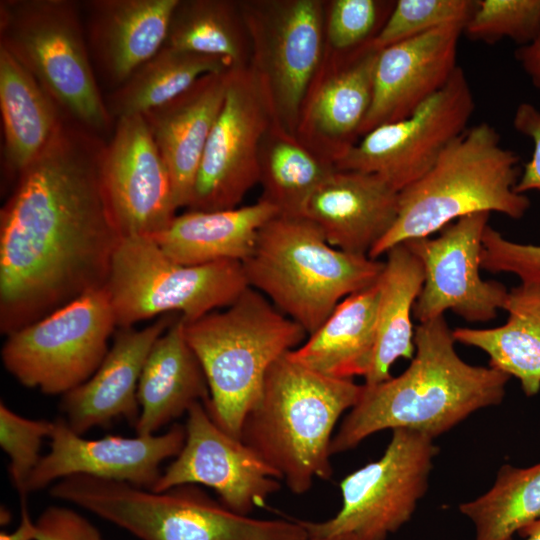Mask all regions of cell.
Instances as JSON below:
<instances>
[{
    "label": "cell",
    "instance_id": "cell-1",
    "mask_svg": "<svg viewBox=\"0 0 540 540\" xmlns=\"http://www.w3.org/2000/svg\"><path fill=\"white\" fill-rule=\"evenodd\" d=\"M107 142L63 113L0 211V331L105 287L122 239L101 167Z\"/></svg>",
    "mask_w": 540,
    "mask_h": 540
},
{
    "label": "cell",
    "instance_id": "cell-46",
    "mask_svg": "<svg viewBox=\"0 0 540 540\" xmlns=\"http://www.w3.org/2000/svg\"><path fill=\"white\" fill-rule=\"evenodd\" d=\"M5 514L7 513V510H4ZM1 514H3V511H1ZM7 518L4 516V524L7 522Z\"/></svg>",
    "mask_w": 540,
    "mask_h": 540
},
{
    "label": "cell",
    "instance_id": "cell-37",
    "mask_svg": "<svg viewBox=\"0 0 540 540\" xmlns=\"http://www.w3.org/2000/svg\"><path fill=\"white\" fill-rule=\"evenodd\" d=\"M395 1H325L326 46L335 51L371 42L387 20Z\"/></svg>",
    "mask_w": 540,
    "mask_h": 540
},
{
    "label": "cell",
    "instance_id": "cell-25",
    "mask_svg": "<svg viewBox=\"0 0 540 540\" xmlns=\"http://www.w3.org/2000/svg\"><path fill=\"white\" fill-rule=\"evenodd\" d=\"M184 318L173 320L155 341L145 361L137 389L140 415L136 435H154L162 427L187 414L197 402L210 400L202 366L188 344Z\"/></svg>",
    "mask_w": 540,
    "mask_h": 540
},
{
    "label": "cell",
    "instance_id": "cell-33",
    "mask_svg": "<svg viewBox=\"0 0 540 540\" xmlns=\"http://www.w3.org/2000/svg\"><path fill=\"white\" fill-rule=\"evenodd\" d=\"M164 46L250 65L251 42L239 0H179Z\"/></svg>",
    "mask_w": 540,
    "mask_h": 540
},
{
    "label": "cell",
    "instance_id": "cell-11",
    "mask_svg": "<svg viewBox=\"0 0 540 540\" xmlns=\"http://www.w3.org/2000/svg\"><path fill=\"white\" fill-rule=\"evenodd\" d=\"M438 452L434 439L424 434L392 430L382 456L340 482L342 506L335 516L298 520L309 539L347 534L355 540H386L411 519L426 494Z\"/></svg>",
    "mask_w": 540,
    "mask_h": 540
},
{
    "label": "cell",
    "instance_id": "cell-2",
    "mask_svg": "<svg viewBox=\"0 0 540 540\" xmlns=\"http://www.w3.org/2000/svg\"><path fill=\"white\" fill-rule=\"evenodd\" d=\"M455 343L444 316L419 323L409 366L397 377L362 385L333 435L331 456L386 429H408L435 440L473 413L501 404L510 376L467 363Z\"/></svg>",
    "mask_w": 540,
    "mask_h": 540
},
{
    "label": "cell",
    "instance_id": "cell-36",
    "mask_svg": "<svg viewBox=\"0 0 540 540\" xmlns=\"http://www.w3.org/2000/svg\"><path fill=\"white\" fill-rule=\"evenodd\" d=\"M463 33L486 43L508 38L526 45L540 36V0H477Z\"/></svg>",
    "mask_w": 540,
    "mask_h": 540
},
{
    "label": "cell",
    "instance_id": "cell-30",
    "mask_svg": "<svg viewBox=\"0 0 540 540\" xmlns=\"http://www.w3.org/2000/svg\"><path fill=\"white\" fill-rule=\"evenodd\" d=\"M378 279L379 299L376 317V342L366 385L391 378L390 370L400 358L412 359L415 328L411 318L424 283L420 259L406 243L386 252Z\"/></svg>",
    "mask_w": 540,
    "mask_h": 540
},
{
    "label": "cell",
    "instance_id": "cell-32",
    "mask_svg": "<svg viewBox=\"0 0 540 540\" xmlns=\"http://www.w3.org/2000/svg\"><path fill=\"white\" fill-rule=\"evenodd\" d=\"M233 69L225 59L163 46L105 100L114 121L163 105L209 73Z\"/></svg>",
    "mask_w": 540,
    "mask_h": 540
},
{
    "label": "cell",
    "instance_id": "cell-19",
    "mask_svg": "<svg viewBox=\"0 0 540 540\" xmlns=\"http://www.w3.org/2000/svg\"><path fill=\"white\" fill-rule=\"evenodd\" d=\"M50 450L42 456L26 484V494L63 478L86 475L152 489L161 476L160 466L176 457L185 442V426L173 424L159 435L86 439L59 417L53 421Z\"/></svg>",
    "mask_w": 540,
    "mask_h": 540
},
{
    "label": "cell",
    "instance_id": "cell-29",
    "mask_svg": "<svg viewBox=\"0 0 540 540\" xmlns=\"http://www.w3.org/2000/svg\"><path fill=\"white\" fill-rule=\"evenodd\" d=\"M507 321L494 328L459 327L455 342L489 356V366L520 381L526 396L540 391V282L523 283L508 291L503 307Z\"/></svg>",
    "mask_w": 540,
    "mask_h": 540
},
{
    "label": "cell",
    "instance_id": "cell-8",
    "mask_svg": "<svg viewBox=\"0 0 540 540\" xmlns=\"http://www.w3.org/2000/svg\"><path fill=\"white\" fill-rule=\"evenodd\" d=\"M79 7L71 0H2L0 45L63 113L103 136L114 119L95 78Z\"/></svg>",
    "mask_w": 540,
    "mask_h": 540
},
{
    "label": "cell",
    "instance_id": "cell-18",
    "mask_svg": "<svg viewBox=\"0 0 540 540\" xmlns=\"http://www.w3.org/2000/svg\"><path fill=\"white\" fill-rule=\"evenodd\" d=\"M101 177L123 237L157 234L177 215L168 168L143 115L115 121Z\"/></svg>",
    "mask_w": 540,
    "mask_h": 540
},
{
    "label": "cell",
    "instance_id": "cell-35",
    "mask_svg": "<svg viewBox=\"0 0 540 540\" xmlns=\"http://www.w3.org/2000/svg\"><path fill=\"white\" fill-rule=\"evenodd\" d=\"M475 8L473 0H398L372 42L381 50L444 25L466 24Z\"/></svg>",
    "mask_w": 540,
    "mask_h": 540
},
{
    "label": "cell",
    "instance_id": "cell-9",
    "mask_svg": "<svg viewBox=\"0 0 540 540\" xmlns=\"http://www.w3.org/2000/svg\"><path fill=\"white\" fill-rule=\"evenodd\" d=\"M249 287L242 262L183 265L150 237H122L105 285L117 328L170 312L196 320L231 305Z\"/></svg>",
    "mask_w": 540,
    "mask_h": 540
},
{
    "label": "cell",
    "instance_id": "cell-44",
    "mask_svg": "<svg viewBox=\"0 0 540 540\" xmlns=\"http://www.w3.org/2000/svg\"><path fill=\"white\" fill-rule=\"evenodd\" d=\"M518 534L525 540H540V518L522 528Z\"/></svg>",
    "mask_w": 540,
    "mask_h": 540
},
{
    "label": "cell",
    "instance_id": "cell-16",
    "mask_svg": "<svg viewBox=\"0 0 540 540\" xmlns=\"http://www.w3.org/2000/svg\"><path fill=\"white\" fill-rule=\"evenodd\" d=\"M185 442L152 487L163 492L181 485L213 489L228 509L248 515L281 488L279 474L241 439L225 432L202 402L187 412Z\"/></svg>",
    "mask_w": 540,
    "mask_h": 540
},
{
    "label": "cell",
    "instance_id": "cell-3",
    "mask_svg": "<svg viewBox=\"0 0 540 540\" xmlns=\"http://www.w3.org/2000/svg\"><path fill=\"white\" fill-rule=\"evenodd\" d=\"M362 385L322 375L288 353L268 370L247 413L241 440L257 452L289 490L302 495L316 478L333 474L330 445L340 417L358 401Z\"/></svg>",
    "mask_w": 540,
    "mask_h": 540
},
{
    "label": "cell",
    "instance_id": "cell-39",
    "mask_svg": "<svg viewBox=\"0 0 540 540\" xmlns=\"http://www.w3.org/2000/svg\"><path fill=\"white\" fill-rule=\"evenodd\" d=\"M482 243V270L511 273L523 283L540 282V245L511 241L489 224L484 230Z\"/></svg>",
    "mask_w": 540,
    "mask_h": 540
},
{
    "label": "cell",
    "instance_id": "cell-6",
    "mask_svg": "<svg viewBox=\"0 0 540 540\" xmlns=\"http://www.w3.org/2000/svg\"><path fill=\"white\" fill-rule=\"evenodd\" d=\"M184 332L208 383V413L237 439L272 364L300 346L307 335L251 287L226 309L185 321Z\"/></svg>",
    "mask_w": 540,
    "mask_h": 540
},
{
    "label": "cell",
    "instance_id": "cell-21",
    "mask_svg": "<svg viewBox=\"0 0 540 540\" xmlns=\"http://www.w3.org/2000/svg\"><path fill=\"white\" fill-rule=\"evenodd\" d=\"M174 319L166 314L142 329L117 328L95 373L62 396L63 418L75 433L84 435L91 428L107 427L115 419L136 426L140 415L137 389L145 361Z\"/></svg>",
    "mask_w": 540,
    "mask_h": 540
},
{
    "label": "cell",
    "instance_id": "cell-17",
    "mask_svg": "<svg viewBox=\"0 0 540 540\" xmlns=\"http://www.w3.org/2000/svg\"><path fill=\"white\" fill-rule=\"evenodd\" d=\"M372 41L346 51L326 46L300 107L297 138L334 165L360 140L371 106L380 52Z\"/></svg>",
    "mask_w": 540,
    "mask_h": 540
},
{
    "label": "cell",
    "instance_id": "cell-27",
    "mask_svg": "<svg viewBox=\"0 0 540 540\" xmlns=\"http://www.w3.org/2000/svg\"><path fill=\"white\" fill-rule=\"evenodd\" d=\"M378 299V281L347 296L305 342L288 352V356L325 376L365 378L375 349Z\"/></svg>",
    "mask_w": 540,
    "mask_h": 540
},
{
    "label": "cell",
    "instance_id": "cell-41",
    "mask_svg": "<svg viewBox=\"0 0 540 540\" xmlns=\"http://www.w3.org/2000/svg\"><path fill=\"white\" fill-rule=\"evenodd\" d=\"M513 126L533 142L532 156L519 175L515 191L519 194L540 192V111L531 103H520L514 113Z\"/></svg>",
    "mask_w": 540,
    "mask_h": 540
},
{
    "label": "cell",
    "instance_id": "cell-42",
    "mask_svg": "<svg viewBox=\"0 0 540 540\" xmlns=\"http://www.w3.org/2000/svg\"><path fill=\"white\" fill-rule=\"evenodd\" d=\"M515 57L533 86L540 91V36L516 49Z\"/></svg>",
    "mask_w": 540,
    "mask_h": 540
},
{
    "label": "cell",
    "instance_id": "cell-45",
    "mask_svg": "<svg viewBox=\"0 0 540 540\" xmlns=\"http://www.w3.org/2000/svg\"><path fill=\"white\" fill-rule=\"evenodd\" d=\"M309 540H355L351 535L339 534L333 536H327L323 538H311Z\"/></svg>",
    "mask_w": 540,
    "mask_h": 540
},
{
    "label": "cell",
    "instance_id": "cell-20",
    "mask_svg": "<svg viewBox=\"0 0 540 540\" xmlns=\"http://www.w3.org/2000/svg\"><path fill=\"white\" fill-rule=\"evenodd\" d=\"M465 24L444 25L380 50L373 97L360 130H371L410 116L442 89L458 67Z\"/></svg>",
    "mask_w": 540,
    "mask_h": 540
},
{
    "label": "cell",
    "instance_id": "cell-22",
    "mask_svg": "<svg viewBox=\"0 0 540 540\" xmlns=\"http://www.w3.org/2000/svg\"><path fill=\"white\" fill-rule=\"evenodd\" d=\"M399 192L376 174L336 169L313 193L303 216L342 251L367 255L394 225Z\"/></svg>",
    "mask_w": 540,
    "mask_h": 540
},
{
    "label": "cell",
    "instance_id": "cell-23",
    "mask_svg": "<svg viewBox=\"0 0 540 540\" xmlns=\"http://www.w3.org/2000/svg\"><path fill=\"white\" fill-rule=\"evenodd\" d=\"M230 70L206 74L176 98L142 114L168 168L177 209L189 205Z\"/></svg>",
    "mask_w": 540,
    "mask_h": 540
},
{
    "label": "cell",
    "instance_id": "cell-34",
    "mask_svg": "<svg viewBox=\"0 0 540 540\" xmlns=\"http://www.w3.org/2000/svg\"><path fill=\"white\" fill-rule=\"evenodd\" d=\"M459 511L473 523L474 540H513L540 518V463L526 468L502 465L491 488L461 503Z\"/></svg>",
    "mask_w": 540,
    "mask_h": 540
},
{
    "label": "cell",
    "instance_id": "cell-24",
    "mask_svg": "<svg viewBox=\"0 0 540 540\" xmlns=\"http://www.w3.org/2000/svg\"><path fill=\"white\" fill-rule=\"evenodd\" d=\"M179 0H89L88 39L94 62L114 89L165 44Z\"/></svg>",
    "mask_w": 540,
    "mask_h": 540
},
{
    "label": "cell",
    "instance_id": "cell-12",
    "mask_svg": "<svg viewBox=\"0 0 540 540\" xmlns=\"http://www.w3.org/2000/svg\"><path fill=\"white\" fill-rule=\"evenodd\" d=\"M251 42L250 67L275 118L295 134L307 88L325 52V1L239 0Z\"/></svg>",
    "mask_w": 540,
    "mask_h": 540
},
{
    "label": "cell",
    "instance_id": "cell-14",
    "mask_svg": "<svg viewBox=\"0 0 540 540\" xmlns=\"http://www.w3.org/2000/svg\"><path fill=\"white\" fill-rule=\"evenodd\" d=\"M274 119L269 94L253 69H231L187 210L216 211L239 206L249 190L259 184L260 145Z\"/></svg>",
    "mask_w": 540,
    "mask_h": 540
},
{
    "label": "cell",
    "instance_id": "cell-43",
    "mask_svg": "<svg viewBox=\"0 0 540 540\" xmlns=\"http://www.w3.org/2000/svg\"><path fill=\"white\" fill-rule=\"evenodd\" d=\"M37 535L36 522L30 516L27 498H21V520L17 528L11 532H1L0 540H35Z\"/></svg>",
    "mask_w": 540,
    "mask_h": 540
},
{
    "label": "cell",
    "instance_id": "cell-40",
    "mask_svg": "<svg viewBox=\"0 0 540 540\" xmlns=\"http://www.w3.org/2000/svg\"><path fill=\"white\" fill-rule=\"evenodd\" d=\"M36 527L35 540H104L92 523L63 506L46 508L37 519Z\"/></svg>",
    "mask_w": 540,
    "mask_h": 540
},
{
    "label": "cell",
    "instance_id": "cell-10",
    "mask_svg": "<svg viewBox=\"0 0 540 540\" xmlns=\"http://www.w3.org/2000/svg\"><path fill=\"white\" fill-rule=\"evenodd\" d=\"M117 328L105 287L6 336L5 369L23 386L64 395L98 369Z\"/></svg>",
    "mask_w": 540,
    "mask_h": 540
},
{
    "label": "cell",
    "instance_id": "cell-13",
    "mask_svg": "<svg viewBox=\"0 0 540 540\" xmlns=\"http://www.w3.org/2000/svg\"><path fill=\"white\" fill-rule=\"evenodd\" d=\"M474 110L471 86L458 66L445 86L410 116L362 136L335 167L376 174L400 192L468 128Z\"/></svg>",
    "mask_w": 540,
    "mask_h": 540
},
{
    "label": "cell",
    "instance_id": "cell-31",
    "mask_svg": "<svg viewBox=\"0 0 540 540\" xmlns=\"http://www.w3.org/2000/svg\"><path fill=\"white\" fill-rule=\"evenodd\" d=\"M336 170L335 165L305 146L276 118L259 150L260 199L278 215L303 216L313 193Z\"/></svg>",
    "mask_w": 540,
    "mask_h": 540
},
{
    "label": "cell",
    "instance_id": "cell-38",
    "mask_svg": "<svg viewBox=\"0 0 540 540\" xmlns=\"http://www.w3.org/2000/svg\"><path fill=\"white\" fill-rule=\"evenodd\" d=\"M52 429L53 421L23 417L1 401L0 445L9 458V477L20 498H27L26 484L42 458V442Z\"/></svg>",
    "mask_w": 540,
    "mask_h": 540
},
{
    "label": "cell",
    "instance_id": "cell-28",
    "mask_svg": "<svg viewBox=\"0 0 540 540\" xmlns=\"http://www.w3.org/2000/svg\"><path fill=\"white\" fill-rule=\"evenodd\" d=\"M0 110L6 173L18 177L49 142L63 116L33 75L0 45Z\"/></svg>",
    "mask_w": 540,
    "mask_h": 540
},
{
    "label": "cell",
    "instance_id": "cell-7",
    "mask_svg": "<svg viewBox=\"0 0 540 540\" xmlns=\"http://www.w3.org/2000/svg\"><path fill=\"white\" fill-rule=\"evenodd\" d=\"M50 495L140 540H290L284 520L236 513L190 484L155 492L126 482L73 475L55 482Z\"/></svg>",
    "mask_w": 540,
    "mask_h": 540
},
{
    "label": "cell",
    "instance_id": "cell-5",
    "mask_svg": "<svg viewBox=\"0 0 540 540\" xmlns=\"http://www.w3.org/2000/svg\"><path fill=\"white\" fill-rule=\"evenodd\" d=\"M242 265L249 287L311 335L344 298L378 281L384 261L331 246L304 216L276 215Z\"/></svg>",
    "mask_w": 540,
    "mask_h": 540
},
{
    "label": "cell",
    "instance_id": "cell-15",
    "mask_svg": "<svg viewBox=\"0 0 540 540\" xmlns=\"http://www.w3.org/2000/svg\"><path fill=\"white\" fill-rule=\"evenodd\" d=\"M490 213L459 218L437 237L405 242L420 259L424 283L413 317L427 322L452 311L467 322H488L503 309L508 290L481 277L482 237Z\"/></svg>",
    "mask_w": 540,
    "mask_h": 540
},
{
    "label": "cell",
    "instance_id": "cell-26",
    "mask_svg": "<svg viewBox=\"0 0 540 540\" xmlns=\"http://www.w3.org/2000/svg\"><path fill=\"white\" fill-rule=\"evenodd\" d=\"M276 215L277 209L262 199L232 209L187 210L150 237L168 257L183 265L243 262L251 254L259 230Z\"/></svg>",
    "mask_w": 540,
    "mask_h": 540
},
{
    "label": "cell",
    "instance_id": "cell-4",
    "mask_svg": "<svg viewBox=\"0 0 540 540\" xmlns=\"http://www.w3.org/2000/svg\"><path fill=\"white\" fill-rule=\"evenodd\" d=\"M518 163L491 124L468 127L422 177L399 192L397 219L368 256L378 259L398 244L430 237L470 214L522 218L530 200L515 191Z\"/></svg>",
    "mask_w": 540,
    "mask_h": 540
}]
</instances>
